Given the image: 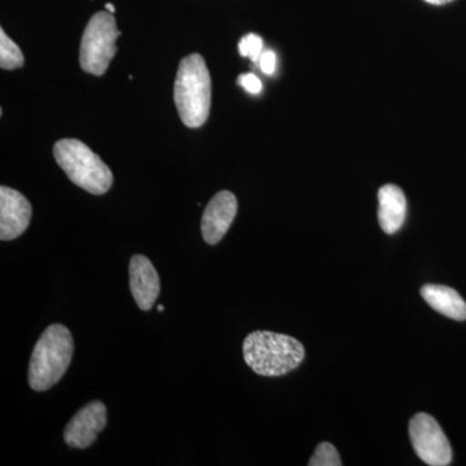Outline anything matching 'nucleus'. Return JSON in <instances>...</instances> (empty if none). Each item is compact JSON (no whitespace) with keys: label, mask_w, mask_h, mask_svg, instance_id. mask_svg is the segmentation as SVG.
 <instances>
[{"label":"nucleus","mask_w":466,"mask_h":466,"mask_svg":"<svg viewBox=\"0 0 466 466\" xmlns=\"http://www.w3.org/2000/svg\"><path fill=\"white\" fill-rule=\"evenodd\" d=\"M242 354L257 375L279 377L299 368L306 351L302 343L294 337L257 330L245 339Z\"/></svg>","instance_id":"1"},{"label":"nucleus","mask_w":466,"mask_h":466,"mask_svg":"<svg viewBox=\"0 0 466 466\" xmlns=\"http://www.w3.org/2000/svg\"><path fill=\"white\" fill-rule=\"evenodd\" d=\"M174 101L187 127H201L207 122L211 106V78L201 55L191 54L180 61Z\"/></svg>","instance_id":"2"},{"label":"nucleus","mask_w":466,"mask_h":466,"mask_svg":"<svg viewBox=\"0 0 466 466\" xmlns=\"http://www.w3.org/2000/svg\"><path fill=\"white\" fill-rule=\"evenodd\" d=\"M75 341L63 324H52L35 343L29 364V385L34 391H47L56 385L72 361Z\"/></svg>","instance_id":"3"},{"label":"nucleus","mask_w":466,"mask_h":466,"mask_svg":"<svg viewBox=\"0 0 466 466\" xmlns=\"http://www.w3.org/2000/svg\"><path fill=\"white\" fill-rule=\"evenodd\" d=\"M54 155L67 177L85 191L99 196L112 188V171L85 143L76 139L60 140L55 144Z\"/></svg>","instance_id":"4"},{"label":"nucleus","mask_w":466,"mask_h":466,"mask_svg":"<svg viewBox=\"0 0 466 466\" xmlns=\"http://www.w3.org/2000/svg\"><path fill=\"white\" fill-rule=\"evenodd\" d=\"M121 32L116 29V18L109 11L97 12L86 26L79 50V63L86 73L103 76L116 54V39Z\"/></svg>","instance_id":"5"},{"label":"nucleus","mask_w":466,"mask_h":466,"mask_svg":"<svg viewBox=\"0 0 466 466\" xmlns=\"http://www.w3.org/2000/svg\"><path fill=\"white\" fill-rule=\"evenodd\" d=\"M410 438L417 456L431 466H446L452 461V449L434 417L417 413L410 421Z\"/></svg>","instance_id":"6"},{"label":"nucleus","mask_w":466,"mask_h":466,"mask_svg":"<svg viewBox=\"0 0 466 466\" xmlns=\"http://www.w3.org/2000/svg\"><path fill=\"white\" fill-rule=\"evenodd\" d=\"M106 425V407L99 400L81 408L67 422L64 440L72 449L85 450L96 441Z\"/></svg>","instance_id":"7"},{"label":"nucleus","mask_w":466,"mask_h":466,"mask_svg":"<svg viewBox=\"0 0 466 466\" xmlns=\"http://www.w3.org/2000/svg\"><path fill=\"white\" fill-rule=\"evenodd\" d=\"M33 208L25 196L9 187H0V238L11 241L26 231Z\"/></svg>","instance_id":"8"},{"label":"nucleus","mask_w":466,"mask_h":466,"mask_svg":"<svg viewBox=\"0 0 466 466\" xmlns=\"http://www.w3.org/2000/svg\"><path fill=\"white\" fill-rule=\"evenodd\" d=\"M238 214V198L228 191L218 192L208 207L201 219L202 238L208 245H217L225 238Z\"/></svg>","instance_id":"9"},{"label":"nucleus","mask_w":466,"mask_h":466,"mask_svg":"<svg viewBox=\"0 0 466 466\" xmlns=\"http://www.w3.org/2000/svg\"><path fill=\"white\" fill-rule=\"evenodd\" d=\"M128 272H130L131 293L137 308L143 311H148L155 305L161 290V283H159L155 266L147 257L137 254L130 260Z\"/></svg>","instance_id":"10"},{"label":"nucleus","mask_w":466,"mask_h":466,"mask_svg":"<svg viewBox=\"0 0 466 466\" xmlns=\"http://www.w3.org/2000/svg\"><path fill=\"white\" fill-rule=\"evenodd\" d=\"M407 216V200L403 191L394 184H386L379 191V220L388 235L400 231Z\"/></svg>","instance_id":"11"},{"label":"nucleus","mask_w":466,"mask_h":466,"mask_svg":"<svg viewBox=\"0 0 466 466\" xmlns=\"http://www.w3.org/2000/svg\"><path fill=\"white\" fill-rule=\"evenodd\" d=\"M422 299L431 309L453 320H466V303L458 291L444 285L428 284L421 288Z\"/></svg>","instance_id":"12"},{"label":"nucleus","mask_w":466,"mask_h":466,"mask_svg":"<svg viewBox=\"0 0 466 466\" xmlns=\"http://www.w3.org/2000/svg\"><path fill=\"white\" fill-rule=\"evenodd\" d=\"M25 63L23 52L20 47L12 41L5 30H0V66L2 69H18Z\"/></svg>","instance_id":"13"},{"label":"nucleus","mask_w":466,"mask_h":466,"mask_svg":"<svg viewBox=\"0 0 466 466\" xmlns=\"http://www.w3.org/2000/svg\"><path fill=\"white\" fill-rule=\"evenodd\" d=\"M309 466H341L342 461L339 458V451L333 444L323 441L319 444L315 450L314 455L309 462Z\"/></svg>","instance_id":"14"},{"label":"nucleus","mask_w":466,"mask_h":466,"mask_svg":"<svg viewBox=\"0 0 466 466\" xmlns=\"http://www.w3.org/2000/svg\"><path fill=\"white\" fill-rule=\"evenodd\" d=\"M241 56L249 57L253 63L259 61L263 54V39L257 34H248L238 43Z\"/></svg>","instance_id":"15"},{"label":"nucleus","mask_w":466,"mask_h":466,"mask_svg":"<svg viewBox=\"0 0 466 466\" xmlns=\"http://www.w3.org/2000/svg\"><path fill=\"white\" fill-rule=\"evenodd\" d=\"M238 84L241 86L244 90L249 92V94L258 95L262 91V82L258 76L251 75H241L238 76Z\"/></svg>","instance_id":"16"},{"label":"nucleus","mask_w":466,"mask_h":466,"mask_svg":"<svg viewBox=\"0 0 466 466\" xmlns=\"http://www.w3.org/2000/svg\"><path fill=\"white\" fill-rule=\"evenodd\" d=\"M260 69L267 76L274 75L276 69V55L272 51H265L259 58Z\"/></svg>","instance_id":"17"},{"label":"nucleus","mask_w":466,"mask_h":466,"mask_svg":"<svg viewBox=\"0 0 466 466\" xmlns=\"http://www.w3.org/2000/svg\"><path fill=\"white\" fill-rule=\"evenodd\" d=\"M426 3H431V5H447V3L452 2V0H425Z\"/></svg>","instance_id":"18"},{"label":"nucleus","mask_w":466,"mask_h":466,"mask_svg":"<svg viewBox=\"0 0 466 466\" xmlns=\"http://www.w3.org/2000/svg\"><path fill=\"white\" fill-rule=\"evenodd\" d=\"M106 11L110 12V14H115V12H116L115 5H113L112 3H106Z\"/></svg>","instance_id":"19"},{"label":"nucleus","mask_w":466,"mask_h":466,"mask_svg":"<svg viewBox=\"0 0 466 466\" xmlns=\"http://www.w3.org/2000/svg\"><path fill=\"white\" fill-rule=\"evenodd\" d=\"M157 311L158 312L165 311V306L164 305H159L158 308H157Z\"/></svg>","instance_id":"20"}]
</instances>
